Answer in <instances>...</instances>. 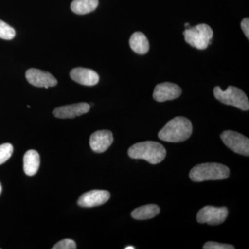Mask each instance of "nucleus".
Here are the masks:
<instances>
[{
  "label": "nucleus",
  "mask_w": 249,
  "mask_h": 249,
  "mask_svg": "<svg viewBox=\"0 0 249 249\" xmlns=\"http://www.w3.org/2000/svg\"><path fill=\"white\" fill-rule=\"evenodd\" d=\"M129 45L135 53L143 55L148 52L150 44L146 36L142 32H135L129 39Z\"/></svg>",
  "instance_id": "2eb2a0df"
},
{
  "label": "nucleus",
  "mask_w": 249,
  "mask_h": 249,
  "mask_svg": "<svg viewBox=\"0 0 249 249\" xmlns=\"http://www.w3.org/2000/svg\"><path fill=\"white\" fill-rule=\"evenodd\" d=\"M214 97L218 101L228 106H232L243 111L249 109L248 97L242 90L233 86H229L227 90H222L219 87L214 88Z\"/></svg>",
  "instance_id": "20e7f679"
},
{
  "label": "nucleus",
  "mask_w": 249,
  "mask_h": 249,
  "mask_svg": "<svg viewBox=\"0 0 249 249\" xmlns=\"http://www.w3.org/2000/svg\"><path fill=\"white\" fill-rule=\"evenodd\" d=\"M16 31L6 22L0 20V38L10 40L14 38Z\"/></svg>",
  "instance_id": "a211bd4d"
},
{
  "label": "nucleus",
  "mask_w": 249,
  "mask_h": 249,
  "mask_svg": "<svg viewBox=\"0 0 249 249\" xmlns=\"http://www.w3.org/2000/svg\"><path fill=\"white\" fill-rule=\"evenodd\" d=\"M241 27L242 31L245 33L246 37L249 38V19L248 18H245L241 22Z\"/></svg>",
  "instance_id": "4be33fe9"
},
{
  "label": "nucleus",
  "mask_w": 249,
  "mask_h": 249,
  "mask_svg": "<svg viewBox=\"0 0 249 249\" xmlns=\"http://www.w3.org/2000/svg\"><path fill=\"white\" fill-rule=\"evenodd\" d=\"M124 249H135V247H132V246H128V247H125Z\"/></svg>",
  "instance_id": "5701e85b"
},
{
  "label": "nucleus",
  "mask_w": 249,
  "mask_h": 249,
  "mask_svg": "<svg viewBox=\"0 0 249 249\" xmlns=\"http://www.w3.org/2000/svg\"><path fill=\"white\" fill-rule=\"evenodd\" d=\"M24 171L28 176H33L37 173L40 164V158L38 152L30 150L26 152L23 158Z\"/></svg>",
  "instance_id": "4468645a"
},
{
  "label": "nucleus",
  "mask_w": 249,
  "mask_h": 249,
  "mask_svg": "<svg viewBox=\"0 0 249 249\" xmlns=\"http://www.w3.org/2000/svg\"><path fill=\"white\" fill-rule=\"evenodd\" d=\"M1 190H2V188H1V183H0V194H1Z\"/></svg>",
  "instance_id": "b1692460"
},
{
  "label": "nucleus",
  "mask_w": 249,
  "mask_h": 249,
  "mask_svg": "<svg viewBox=\"0 0 249 249\" xmlns=\"http://www.w3.org/2000/svg\"><path fill=\"white\" fill-rule=\"evenodd\" d=\"M53 249H76V245L74 241L70 239H65L58 242Z\"/></svg>",
  "instance_id": "aec40b11"
},
{
  "label": "nucleus",
  "mask_w": 249,
  "mask_h": 249,
  "mask_svg": "<svg viewBox=\"0 0 249 249\" xmlns=\"http://www.w3.org/2000/svg\"><path fill=\"white\" fill-rule=\"evenodd\" d=\"M98 0H73L71 4V11L78 15L92 12L97 8Z\"/></svg>",
  "instance_id": "f3484780"
},
{
  "label": "nucleus",
  "mask_w": 249,
  "mask_h": 249,
  "mask_svg": "<svg viewBox=\"0 0 249 249\" xmlns=\"http://www.w3.org/2000/svg\"><path fill=\"white\" fill-rule=\"evenodd\" d=\"M204 249H234L235 247L227 244H220L218 242H208L205 244Z\"/></svg>",
  "instance_id": "412c9836"
},
{
  "label": "nucleus",
  "mask_w": 249,
  "mask_h": 249,
  "mask_svg": "<svg viewBox=\"0 0 249 249\" xmlns=\"http://www.w3.org/2000/svg\"><path fill=\"white\" fill-rule=\"evenodd\" d=\"M14 147L11 144L4 143L0 145V165L3 164L9 160L13 155Z\"/></svg>",
  "instance_id": "6ab92c4d"
},
{
  "label": "nucleus",
  "mask_w": 249,
  "mask_h": 249,
  "mask_svg": "<svg viewBox=\"0 0 249 249\" xmlns=\"http://www.w3.org/2000/svg\"><path fill=\"white\" fill-rule=\"evenodd\" d=\"M229 214L227 207H214L207 206L202 208L196 214V220L201 224L219 225L225 222Z\"/></svg>",
  "instance_id": "0eeeda50"
},
{
  "label": "nucleus",
  "mask_w": 249,
  "mask_h": 249,
  "mask_svg": "<svg viewBox=\"0 0 249 249\" xmlns=\"http://www.w3.org/2000/svg\"><path fill=\"white\" fill-rule=\"evenodd\" d=\"M114 142V137L109 130H99L91 134L89 145L91 150L97 153H103L110 147Z\"/></svg>",
  "instance_id": "9b49d317"
},
{
  "label": "nucleus",
  "mask_w": 249,
  "mask_h": 249,
  "mask_svg": "<svg viewBox=\"0 0 249 249\" xmlns=\"http://www.w3.org/2000/svg\"><path fill=\"white\" fill-rule=\"evenodd\" d=\"M110 198V194L103 190H93L82 195L78 204L81 207L91 208L106 204Z\"/></svg>",
  "instance_id": "9d476101"
},
{
  "label": "nucleus",
  "mask_w": 249,
  "mask_h": 249,
  "mask_svg": "<svg viewBox=\"0 0 249 249\" xmlns=\"http://www.w3.org/2000/svg\"><path fill=\"white\" fill-rule=\"evenodd\" d=\"M160 213V209L157 205L148 204L134 210L131 215L134 219L145 220L156 217Z\"/></svg>",
  "instance_id": "dca6fc26"
},
{
  "label": "nucleus",
  "mask_w": 249,
  "mask_h": 249,
  "mask_svg": "<svg viewBox=\"0 0 249 249\" xmlns=\"http://www.w3.org/2000/svg\"><path fill=\"white\" fill-rule=\"evenodd\" d=\"M70 76L73 81L85 86H93L99 81V76L96 71L82 67L72 70L70 72Z\"/></svg>",
  "instance_id": "ddd939ff"
},
{
  "label": "nucleus",
  "mask_w": 249,
  "mask_h": 249,
  "mask_svg": "<svg viewBox=\"0 0 249 249\" xmlns=\"http://www.w3.org/2000/svg\"><path fill=\"white\" fill-rule=\"evenodd\" d=\"M26 78L31 85L37 88H49L55 86L58 81L49 72L41 71L37 69H30L26 72Z\"/></svg>",
  "instance_id": "6e6552de"
},
{
  "label": "nucleus",
  "mask_w": 249,
  "mask_h": 249,
  "mask_svg": "<svg viewBox=\"0 0 249 249\" xmlns=\"http://www.w3.org/2000/svg\"><path fill=\"white\" fill-rule=\"evenodd\" d=\"M128 155L132 159L144 160L151 164H157L164 160L166 150L160 142L149 141L129 147Z\"/></svg>",
  "instance_id": "f03ea898"
},
{
  "label": "nucleus",
  "mask_w": 249,
  "mask_h": 249,
  "mask_svg": "<svg viewBox=\"0 0 249 249\" xmlns=\"http://www.w3.org/2000/svg\"><path fill=\"white\" fill-rule=\"evenodd\" d=\"M89 109L90 106L88 103H80L56 108L54 109L53 114L58 119H73L86 114Z\"/></svg>",
  "instance_id": "f8f14e48"
},
{
  "label": "nucleus",
  "mask_w": 249,
  "mask_h": 249,
  "mask_svg": "<svg viewBox=\"0 0 249 249\" xmlns=\"http://www.w3.org/2000/svg\"><path fill=\"white\" fill-rule=\"evenodd\" d=\"M181 88L175 83H160L155 87L153 98L158 102H165L176 99L181 96Z\"/></svg>",
  "instance_id": "1a4fd4ad"
},
{
  "label": "nucleus",
  "mask_w": 249,
  "mask_h": 249,
  "mask_svg": "<svg viewBox=\"0 0 249 249\" xmlns=\"http://www.w3.org/2000/svg\"><path fill=\"white\" fill-rule=\"evenodd\" d=\"M185 40L192 47L204 50L211 43L213 31L210 26L199 24L194 27L188 28L183 32Z\"/></svg>",
  "instance_id": "39448f33"
},
{
  "label": "nucleus",
  "mask_w": 249,
  "mask_h": 249,
  "mask_svg": "<svg viewBox=\"0 0 249 249\" xmlns=\"http://www.w3.org/2000/svg\"><path fill=\"white\" fill-rule=\"evenodd\" d=\"M230 170L226 165L217 163H206L196 165L190 172L189 177L196 182L209 180H222L229 178Z\"/></svg>",
  "instance_id": "7ed1b4c3"
},
{
  "label": "nucleus",
  "mask_w": 249,
  "mask_h": 249,
  "mask_svg": "<svg viewBox=\"0 0 249 249\" xmlns=\"http://www.w3.org/2000/svg\"><path fill=\"white\" fill-rule=\"evenodd\" d=\"M185 27H189V23H186V24H185Z\"/></svg>",
  "instance_id": "393cba45"
},
{
  "label": "nucleus",
  "mask_w": 249,
  "mask_h": 249,
  "mask_svg": "<svg viewBox=\"0 0 249 249\" xmlns=\"http://www.w3.org/2000/svg\"><path fill=\"white\" fill-rule=\"evenodd\" d=\"M193 133L191 121L182 116L174 118L160 129L158 137L163 142H184Z\"/></svg>",
  "instance_id": "f257e3e1"
},
{
  "label": "nucleus",
  "mask_w": 249,
  "mask_h": 249,
  "mask_svg": "<svg viewBox=\"0 0 249 249\" xmlns=\"http://www.w3.org/2000/svg\"><path fill=\"white\" fill-rule=\"evenodd\" d=\"M223 142L235 153L249 156V140L238 132L228 130L221 134Z\"/></svg>",
  "instance_id": "423d86ee"
}]
</instances>
